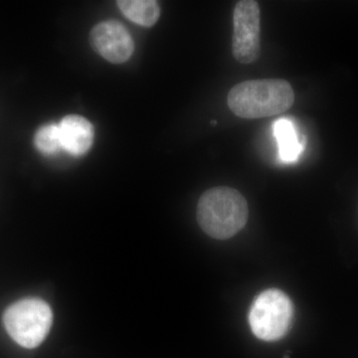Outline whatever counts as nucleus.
<instances>
[{"instance_id":"nucleus-2","label":"nucleus","mask_w":358,"mask_h":358,"mask_svg":"<svg viewBox=\"0 0 358 358\" xmlns=\"http://www.w3.org/2000/svg\"><path fill=\"white\" fill-rule=\"evenodd\" d=\"M248 204L234 188L220 186L207 190L197 205V220L208 236L226 240L236 235L248 221Z\"/></svg>"},{"instance_id":"nucleus-4","label":"nucleus","mask_w":358,"mask_h":358,"mask_svg":"<svg viewBox=\"0 0 358 358\" xmlns=\"http://www.w3.org/2000/svg\"><path fill=\"white\" fill-rule=\"evenodd\" d=\"M294 317V307L284 292L270 289L259 294L252 303L249 324L259 339L275 341L289 331Z\"/></svg>"},{"instance_id":"nucleus-5","label":"nucleus","mask_w":358,"mask_h":358,"mask_svg":"<svg viewBox=\"0 0 358 358\" xmlns=\"http://www.w3.org/2000/svg\"><path fill=\"white\" fill-rule=\"evenodd\" d=\"M261 10L254 0L238 2L233 13L232 53L241 64L256 62L261 55Z\"/></svg>"},{"instance_id":"nucleus-10","label":"nucleus","mask_w":358,"mask_h":358,"mask_svg":"<svg viewBox=\"0 0 358 358\" xmlns=\"http://www.w3.org/2000/svg\"><path fill=\"white\" fill-rule=\"evenodd\" d=\"M34 145L41 154L46 155H52L63 150L59 124L42 126L35 134Z\"/></svg>"},{"instance_id":"nucleus-9","label":"nucleus","mask_w":358,"mask_h":358,"mask_svg":"<svg viewBox=\"0 0 358 358\" xmlns=\"http://www.w3.org/2000/svg\"><path fill=\"white\" fill-rule=\"evenodd\" d=\"M117 6L128 20L143 27H152L160 16L159 2L155 0H120Z\"/></svg>"},{"instance_id":"nucleus-6","label":"nucleus","mask_w":358,"mask_h":358,"mask_svg":"<svg viewBox=\"0 0 358 358\" xmlns=\"http://www.w3.org/2000/svg\"><path fill=\"white\" fill-rule=\"evenodd\" d=\"M90 42L99 55L114 64L127 62L134 53L131 35L119 21L107 20L96 24L90 33Z\"/></svg>"},{"instance_id":"nucleus-3","label":"nucleus","mask_w":358,"mask_h":358,"mask_svg":"<svg viewBox=\"0 0 358 358\" xmlns=\"http://www.w3.org/2000/svg\"><path fill=\"white\" fill-rule=\"evenodd\" d=\"M53 313L48 303L38 298H26L9 306L3 313L7 334L18 345L35 348L50 331Z\"/></svg>"},{"instance_id":"nucleus-7","label":"nucleus","mask_w":358,"mask_h":358,"mask_svg":"<svg viewBox=\"0 0 358 358\" xmlns=\"http://www.w3.org/2000/svg\"><path fill=\"white\" fill-rule=\"evenodd\" d=\"M59 131L63 150L74 157L87 154L93 145V126L81 115L65 117L59 124Z\"/></svg>"},{"instance_id":"nucleus-8","label":"nucleus","mask_w":358,"mask_h":358,"mask_svg":"<svg viewBox=\"0 0 358 358\" xmlns=\"http://www.w3.org/2000/svg\"><path fill=\"white\" fill-rule=\"evenodd\" d=\"M273 129L279 145L280 159L285 162H296L305 148V143L299 138L293 122L282 117L275 122Z\"/></svg>"},{"instance_id":"nucleus-1","label":"nucleus","mask_w":358,"mask_h":358,"mask_svg":"<svg viewBox=\"0 0 358 358\" xmlns=\"http://www.w3.org/2000/svg\"><path fill=\"white\" fill-rule=\"evenodd\" d=\"M291 84L282 79H260L242 82L228 94V107L242 119H261L287 112L294 105Z\"/></svg>"}]
</instances>
